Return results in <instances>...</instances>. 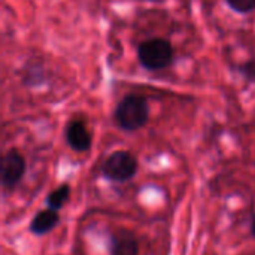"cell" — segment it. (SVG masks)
I'll return each instance as SVG.
<instances>
[{"instance_id": "6da1fadb", "label": "cell", "mask_w": 255, "mask_h": 255, "mask_svg": "<svg viewBox=\"0 0 255 255\" xmlns=\"http://www.w3.org/2000/svg\"><path fill=\"white\" fill-rule=\"evenodd\" d=\"M114 120L124 131H136L146 126L149 120L148 100L139 94L124 96L115 108Z\"/></svg>"}, {"instance_id": "7a4b0ae2", "label": "cell", "mask_w": 255, "mask_h": 255, "mask_svg": "<svg viewBox=\"0 0 255 255\" xmlns=\"http://www.w3.org/2000/svg\"><path fill=\"white\" fill-rule=\"evenodd\" d=\"M173 46L167 39L152 37L143 40L137 48V60L146 70L157 72L169 67L173 63Z\"/></svg>"}, {"instance_id": "3957f363", "label": "cell", "mask_w": 255, "mask_h": 255, "mask_svg": "<svg viewBox=\"0 0 255 255\" xmlns=\"http://www.w3.org/2000/svg\"><path fill=\"white\" fill-rule=\"evenodd\" d=\"M139 163L134 154L126 149H120L108 155L102 164V173L112 182H127L137 172Z\"/></svg>"}, {"instance_id": "277c9868", "label": "cell", "mask_w": 255, "mask_h": 255, "mask_svg": "<svg viewBox=\"0 0 255 255\" xmlns=\"http://www.w3.org/2000/svg\"><path fill=\"white\" fill-rule=\"evenodd\" d=\"M27 164L18 149H9L1 160V185L4 190H13L24 178Z\"/></svg>"}, {"instance_id": "5b68a950", "label": "cell", "mask_w": 255, "mask_h": 255, "mask_svg": "<svg viewBox=\"0 0 255 255\" xmlns=\"http://www.w3.org/2000/svg\"><path fill=\"white\" fill-rule=\"evenodd\" d=\"M66 142L76 152H85L91 148L93 136L85 121L82 120H70L66 126Z\"/></svg>"}, {"instance_id": "8992f818", "label": "cell", "mask_w": 255, "mask_h": 255, "mask_svg": "<svg viewBox=\"0 0 255 255\" xmlns=\"http://www.w3.org/2000/svg\"><path fill=\"white\" fill-rule=\"evenodd\" d=\"M111 255H139V241L128 229H118L111 235Z\"/></svg>"}, {"instance_id": "52a82bcc", "label": "cell", "mask_w": 255, "mask_h": 255, "mask_svg": "<svg viewBox=\"0 0 255 255\" xmlns=\"http://www.w3.org/2000/svg\"><path fill=\"white\" fill-rule=\"evenodd\" d=\"M58 221H60L58 211H54L51 208L43 209L39 214H36V217L31 220V223H30V232L33 235H37V236L46 235L52 229L57 227Z\"/></svg>"}, {"instance_id": "ba28073f", "label": "cell", "mask_w": 255, "mask_h": 255, "mask_svg": "<svg viewBox=\"0 0 255 255\" xmlns=\"http://www.w3.org/2000/svg\"><path fill=\"white\" fill-rule=\"evenodd\" d=\"M69 197H70V187L67 184H63L58 188H55L52 193H49V196L46 199L48 208H51L54 211H60L69 202Z\"/></svg>"}, {"instance_id": "9c48e42d", "label": "cell", "mask_w": 255, "mask_h": 255, "mask_svg": "<svg viewBox=\"0 0 255 255\" xmlns=\"http://www.w3.org/2000/svg\"><path fill=\"white\" fill-rule=\"evenodd\" d=\"M227 6L241 15H248L255 10V0H226Z\"/></svg>"}, {"instance_id": "30bf717a", "label": "cell", "mask_w": 255, "mask_h": 255, "mask_svg": "<svg viewBox=\"0 0 255 255\" xmlns=\"http://www.w3.org/2000/svg\"><path fill=\"white\" fill-rule=\"evenodd\" d=\"M238 72L244 76L245 81L255 84V58H251L238 66Z\"/></svg>"}, {"instance_id": "8fae6325", "label": "cell", "mask_w": 255, "mask_h": 255, "mask_svg": "<svg viewBox=\"0 0 255 255\" xmlns=\"http://www.w3.org/2000/svg\"><path fill=\"white\" fill-rule=\"evenodd\" d=\"M253 235H254V238H255V220H254V223H253Z\"/></svg>"}, {"instance_id": "7c38bea8", "label": "cell", "mask_w": 255, "mask_h": 255, "mask_svg": "<svg viewBox=\"0 0 255 255\" xmlns=\"http://www.w3.org/2000/svg\"><path fill=\"white\" fill-rule=\"evenodd\" d=\"M143 1H154V3L157 1V3H158V1H163V0H143Z\"/></svg>"}]
</instances>
